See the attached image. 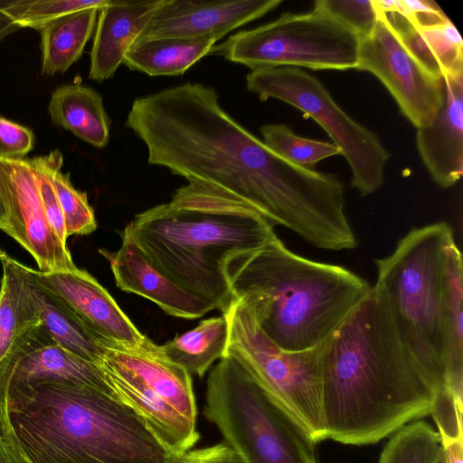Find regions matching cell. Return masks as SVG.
Masks as SVG:
<instances>
[{"instance_id":"cell-39","label":"cell","mask_w":463,"mask_h":463,"mask_svg":"<svg viewBox=\"0 0 463 463\" xmlns=\"http://www.w3.org/2000/svg\"><path fill=\"white\" fill-rule=\"evenodd\" d=\"M9 229L8 215L5 209V205L0 192V230L7 233Z\"/></svg>"},{"instance_id":"cell-37","label":"cell","mask_w":463,"mask_h":463,"mask_svg":"<svg viewBox=\"0 0 463 463\" xmlns=\"http://www.w3.org/2000/svg\"><path fill=\"white\" fill-rule=\"evenodd\" d=\"M443 449V463H463L462 436L449 439L440 437Z\"/></svg>"},{"instance_id":"cell-23","label":"cell","mask_w":463,"mask_h":463,"mask_svg":"<svg viewBox=\"0 0 463 463\" xmlns=\"http://www.w3.org/2000/svg\"><path fill=\"white\" fill-rule=\"evenodd\" d=\"M228 342V323L222 315L201 321L161 345H156L154 354L202 377L216 360L225 356Z\"/></svg>"},{"instance_id":"cell-8","label":"cell","mask_w":463,"mask_h":463,"mask_svg":"<svg viewBox=\"0 0 463 463\" xmlns=\"http://www.w3.org/2000/svg\"><path fill=\"white\" fill-rule=\"evenodd\" d=\"M222 312L229 327L226 354L250 373L315 443L326 439L321 383L324 344L304 351H285L261 331L251 309L242 300L232 298Z\"/></svg>"},{"instance_id":"cell-33","label":"cell","mask_w":463,"mask_h":463,"mask_svg":"<svg viewBox=\"0 0 463 463\" xmlns=\"http://www.w3.org/2000/svg\"><path fill=\"white\" fill-rule=\"evenodd\" d=\"M313 10L328 14L360 38L373 30L379 14L373 0H317Z\"/></svg>"},{"instance_id":"cell-17","label":"cell","mask_w":463,"mask_h":463,"mask_svg":"<svg viewBox=\"0 0 463 463\" xmlns=\"http://www.w3.org/2000/svg\"><path fill=\"white\" fill-rule=\"evenodd\" d=\"M444 102L430 125L418 128L416 146L433 181L455 185L463 174V72L443 73Z\"/></svg>"},{"instance_id":"cell-22","label":"cell","mask_w":463,"mask_h":463,"mask_svg":"<svg viewBox=\"0 0 463 463\" xmlns=\"http://www.w3.org/2000/svg\"><path fill=\"white\" fill-rule=\"evenodd\" d=\"M48 112L54 125L94 147L108 145L110 120L95 90L78 83L61 86L51 95Z\"/></svg>"},{"instance_id":"cell-7","label":"cell","mask_w":463,"mask_h":463,"mask_svg":"<svg viewBox=\"0 0 463 463\" xmlns=\"http://www.w3.org/2000/svg\"><path fill=\"white\" fill-rule=\"evenodd\" d=\"M203 415L245 463H318L307 430L231 354L208 375Z\"/></svg>"},{"instance_id":"cell-34","label":"cell","mask_w":463,"mask_h":463,"mask_svg":"<svg viewBox=\"0 0 463 463\" xmlns=\"http://www.w3.org/2000/svg\"><path fill=\"white\" fill-rule=\"evenodd\" d=\"M33 131L0 116V158L22 159L33 147Z\"/></svg>"},{"instance_id":"cell-14","label":"cell","mask_w":463,"mask_h":463,"mask_svg":"<svg viewBox=\"0 0 463 463\" xmlns=\"http://www.w3.org/2000/svg\"><path fill=\"white\" fill-rule=\"evenodd\" d=\"M19 269L74 310L101 338L116 347L154 353L156 344L142 334L112 296L89 272H43L16 261Z\"/></svg>"},{"instance_id":"cell-12","label":"cell","mask_w":463,"mask_h":463,"mask_svg":"<svg viewBox=\"0 0 463 463\" xmlns=\"http://www.w3.org/2000/svg\"><path fill=\"white\" fill-rule=\"evenodd\" d=\"M46 382L71 383L114 396L99 365L64 349L40 323L23 334L0 362V425L4 431L9 399Z\"/></svg>"},{"instance_id":"cell-32","label":"cell","mask_w":463,"mask_h":463,"mask_svg":"<svg viewBox=\"0 0 463 463\" xmlns=\"http://www.w3.org/2000/svg\"><path fill=\"white\" fill-rule=\"evenodd\" d=\"M27 160L35 176L46 220L56 237L67 245L64 218L52 183L53 171L59 164L63 163V156L60 150L55 149L47 155Z\"/></svg>"},{"instance_id":"cell-18","label":"cell","mask_w":463,"mask_h":463,"mask_svg":"<svg viewBox=\"0 0 463 463\" xmlns=\"http://www.w3.org/2000/svg\"><path fill=\"white\" fill-rule=\"evenodd\" d=\"M164 1L111 0L99 10L90 51V79L102 82L114 76Z\"/></svg>"},{"instance_id":"cell-21","label":"cell","mask_w":463,"mask_h":463,"mask_svg":"<svg viewBox=\"0 0 463 463\" xmlns=\"http://www.w3.org/2000/svg\"><path fill=\"white\" fill-rule=\"evenodd\" d=\"M27 278L30 281L33 298L39 310L40 321L44 329L70 353L100 365L108 347L113 345L97 335L61 298L44 289L29 277Z\"/></svg>"},{"instance_id":"cell-3","label":"cell","mask_w":463,"mask_h":463,"mask_svg":"<svg viewBox=\"0 0 463 463\" xmlns=\"http://www.w3.org/2000/svg\"><path fill=\"white\" fill-rule=\"evenodd\" d=\"M5 433L31 463H175L114 396L71 383L35 384L7 402Z\"/></svg>"},{"instance_id":"cell-16","label":"cell","mask_w":463,"mask_h":463,"mask_svg":"<svg viewBox=\"0 0 463 463\" xmlns=\"http://www.w3.org/2000/svg\"><path fill=\"white\" fill-rule=\"evenodd\" d=\"M121 239L117 251L99 250L109 260L115 282L121 290L141 296L166 314L180 318L194 319L217 309L160 272L127 231L122 232Z\"/></svg>"},{"instance_id":"cell-38","label":"cell","mask_w":463,"mask_h":463,"mask_svg":"<svg viewBox=\"0 0 463 463\" xmlns=\"http://www.w3.org/2000/svg\"><path fill=\"white\" fill-rule=\"evenodd\" d=\"M19 29L21 28L0 10V43Z\"/></svg>"},{"instance_id":"cell-27","label":"cell","mask_w":463,"mask_h":463,"mask_svg":"<svg viewBox=\"0 0 463 463\" xmlns=\"http://www.w3.org/2000/svg\"><path fill=\"white\" fill-rule=\"evenodd\" d=\"M439 434L423 420L406 424L392 434L378 463H441Z\"/></svg>"},{"instance_id":"cell-36","label":"cell","mask_w":463,"mask_h":463,"mask_svg":"<svg viewBox=\"0 0 463 463\" xmlns=\"http://www.w3.org/2000/svg\"><path fill=\"white\" fill-rule=\"evenodd\" d=\"M0 463H31L0 425Z\"/></svg>"},{"instance_id":"cell-4","label":"cell","mask_w":463,"mask_h":463,"mask_svg":"<svg viewBox=\"0 0 463 463\" xmlns=\"http://www.w3.org/2000/svg\"><path fill=\"white\" fill-rule=\"evenodd\" d=\"M273 227L243 205L186 184L124 230L160 272L222 311L232 298L228 263L275 239Z\"/></svg>"},{"instance_id":"cell-1","label":"cell","mask_w":463,"mask_h":463,"mask_svg":"<svg viewBox=\"0 0 463 463\" xmlns=\"http://www.w3.org/2000/svg\"><path fill=\"white\" fill-rule=\"evenodd\" d=\"M126 126L144 143L149 164L318 249H335L350 230L342 182L279 156L222 109L213 87L186 82L137 98Z\"/></svg>"},{"instance_id":"cell-19","label":"cell","mask_w":463,"mask_h":463,"mask_svg":"<svg viewBox=\"0 0 463 463\" xmlns=\"http://www.w3.org/2000/svg\"><path fill=\"white\" fill-rule=\"evenodd\" d=\"M99 366L131 384L156 393L181 413L196 420L191 374L183 367L154 353L116 346L108 347Z\"/></svg>"},{"instance_id":"cell-11","label":"cell","mask_w":463,"mask_h":463,"mask_svg":"<svg viewBox=\"0 0 463 463\" xmlns=\"http://www.w3.org/2000/svg\"><path fill=\"white\" fill-rule=\"evenodd\" d=\"M378 13L373 30L360 38L355 70L374 75L393 97L402 114L417 129L425 128L443 106L442 77L430 72L410 51L386 14Z\"/></svg>"},{"instance_id":"cell-31","label":"cell","mask_w":463,"mask_h":463,"mask_svg":"<svg viewBox=\"0 0 463 463\" xmlns=\"http://www.w3.org/2000/svg\"><path fill=\"white\" fill-rule=\"evenodd\" d=\"M59 164L52 175V183L62 211L67 236L88 235L97 228L94 212L87 194L77 190L71 182L70 175L61 172Z\"/></svg>"},{"instance_id":"cell-35","label":"cell","mask_w":463,"mask_h":463,"mask_svg":"<svg viewBox=\"0 0 463 463\" xmlns=\"http://www.w3.org/2000/svg\"><path fill=\"white\" fill-rule=\"evenodd\" d=\"M175 463H245L225 442L210 447L190 449L175 458Z\"/></svg>"},{"instance_id":"cell-6","label":"cell","mask_w":463,"mask_h":463,"mask_svg":"<svg viewBox=\"0 0 463 463\" xmlns=\"http://www.w3.org/2000/svg\"><path fill=\"white\" fill-rule=\"evenodd\" d=\"M454 241L446 222L411 230L388 256L375 260L374 284L384 294L410 345L443 392V303L446 250Z\"/></svg>"},{"instance_id":"cell-24","label":"cell","mask_w":463,"mask_h":463,"mask_svg":"<svg viewBox=\"0 0 463 463\" xmlns=\"http://www.w3.org/2000/svg\"><path fill=\"white\" fill-rule=\"evenodd\" d=\"M217 41L212 38H164L135 42L123 64L150 76L184 74L198 61L212 54Z\"/></svg>"},{"instance_id":"cell-15","label":"cell","mask_w":463,"mask_h":463,"mask_svg":"<svg viewBox=\"0 0 463 463\" xmlns=\"http://www.w3.org/2000/svg\"><path fill=\"white\" fill-rule=\"evenodd\" d=\"M281 3V0H165L136 42L164 38H212L218 42Z\"/></svg>"},{"instance_id":"cell-5","label":"cell","mask_w":463,"mask_h":463,"mask_svg":"<svg viewBox=\"0 0 463 463\" xmlns=\"http://www.w3.org/2000/svg\"><path fill=\"white\" fill-rule=\"evenodd\" d=\"M232 298L251 309L261 331L280 349L324 344L372 286L351 270L298 255L276 237L227 265Z\"/></svg>"},{"instance_id":"cell-30","label":"cell","mask_w":463,"mask_h":463,"mask_svg":"<svg viewBox=\"0 0 463 463\" xmlns=\"http://www.w3.org/2000/svg\"><path fill=\"white\" fill-rule=\"evenodd\" d=\"M416 26L429 60L441 76L463 72L462 39L449 19L433 25Z\"/></svg>"},{"instance_id":"cell-26","label":"cell","mask_w":463,"mask_h":463,"mask_svg":"<svg viewBox=\"0 0 463 463\" xmlns=\"http://www.w3.org/2000/svg\"><path fill=\"white\" fill-rule=\"evenodd\" d=\"M99 10L71 13L37 29L41 35L43 75L63 73L81 57L94 32Z\"/></svg>"},{"instance_id":"cell-29","label":"cell","mask_w":463,"mask_h":463,"mask_svg":"<svg viewBox=\"0 0 463 463\" xmlns=\"http://www.w3.org/2000/svg\"><path fill=\"white\" fill-rule=\"evenodd\" d=\"M111 0H18L0 3V10L21 29L39 27L63 15L109 5Z\"/></svg>"},{"instance_id":"cell-13","label":"cell","mask_w":463,"mask_h":463,"mask_svg":"<svg viewBox=\"0 0 463 463\" xmlns=\"http://www.w3.org/2000/svg\"><path fill=\"white\" fill-rule=\"evenodd\" d=\"M0 192L8 215L7 234L32 255L39 270L78 268L67 245L56 237L46 220L27 159L0 158Z\"/></svg>"},{"instance_id":"cell-2","label":"cell","mask_w":463,"mask_h":463,"mask_svg":"<svg viewBox=\"0 0 463 463\" xmlns=\"http://www.w3.org/2000/svg\"><path fill=\"white\" fill-rule=\"evenodd\" d=\"M321 383L325 439L348 445L431 415L439 392L374 285L324 343Z\"/></svg>"},{"instance_id":"cell-10","label":"cell","mask_w":463,"mask_h":463,"mask_svg":"<svg viewBox=\"0 0 463 463\" xmlns=\"http://www.w3.org/2000/svg\"><path fill=\"white\" fill-rule=\"evenodd\" d=\"M246 86L260 99L286 102L319 124L346 159L352 172L351 185L361 195L371 194L383 184L390 153L375 133L336 104L315 76L294 67L251 71L246 76Z\"/></svg>"},{"instance_id":"cell-25","label":"cell","mask_w":463,"mask_h":463,"mask_svg":"<svg viewBox=\"0 0 463 463\" xmlns=\"http://www.w3.org/2000/svg\"><path fill=\"white\" fill-rule=\"evenodd\" d=\"M3 275L0 286V362L15 341L27 330L41 323L33 298L30 281L16 260L0 249Z\"/></svg>"},{"instance_id":"cell-28","label":"cell","mask_w":463,"mask_h":463,"mask_svg":"<svg viewBox=\"0 0 463 463\" xmlns=\"http://www.w3.org/2000/svg\"><path fill=\"white\" fill-rule=\"evenodd\" d=\"M262 141L292 164L314 169L320 161L340 155L333 143L302 137L284 124H266L260 128Z\"/></svg>"},{"instance_id":"cell-9","label":"cell","mask_w":463,"mask_h":463,"mask_svg":"<svg viewBox=\"0 0 463 463\" xmlns=\"http://www.w3.org/2000/svg\"><path fill=\"white\" fill-rule=\"evenodd\" d=\"M360 37L328 14L312 10L287 13L243 30L215 45L212 53L250 71L277 67L356 69Z\"/></svg>"},{"instance_id":"cell-20","label":"cell","mask_w":463,"mask_h":463,"mask_svg":"<svg viewBox=\"0 0 463 463\" xmlns=\"http://www.w3.org/2000/svg\"><path fill=\"white\" fill-rule=\"evenodd\" d=\"M463 269L455 241L446 250L443 303V392L463 405Z\"/></svg>"}]
</instances>
